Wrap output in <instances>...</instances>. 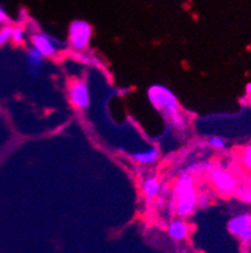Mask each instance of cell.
Segmentation results:
<instances>
[{
    "label": "cell",
    "mask_w": 251,
    "mask_h": 253,
    "mask_svg": "<svg viewBox=\"0 0 251 253\" xmlns=\"http://www.w3.org/2000/svg\"><path fill=\"white\" fill-rule=\"evenodd\" d=\"M148 100L153 105L155 109L158 111L163 112L166 116L169 117L176 127L183 128V119L179 111V102H177L176 96L174 92L169 89L167 87L161 86V84H153L149 87L148 92Z\"/></svg>",
    "instance_id": "obj_1"
},
{
    "label": "cell",
    "mask_w": 251,
    "mask_h": 253,
    "mask_svg": "<svg viewBox=\"0 0 251 253\" xmlns=\"http://www.w3.org/2000/svg\"><path fill=\"white\" fill-rule=\"evenodd\" d=\"M177 194V213L181 217H186L192 213L196 206V192L193 189V179L190 175L179 178L176 185Z\"/></svg>",
    "instance_id": "obj_2"
},
{
    "label": "cell",
    "mask_w": 251,
    "mask_h": 253,
    "mask_svg": "<svg viewBox=\"0 0 251 253\" xmlns=\"http://www.w3.org/2000/svg\"><path fill=\"white\" fill-rule=\"evenodd\" d=\"M92 37L91 25L84 20H74L69 28V41L73 48L78 50L86 49Z\"/></svg>",
    "instance_id": "obj_3"
},
{
    "label": "cell",
    "mask_w": 251,
    "mask_h": 253,
    "mask_svg": "<svg viewBox=\"0 0 251 253\" xmlns=\"http://www.w3.org/2000/svg\"><path fill=\"white\" fill-rule=\"evenodd\" d=\"M211 178H213L214 184L216 185L221 193H231L236 188V181L232 178L231 174H229L225 170L216 169L211 172Z\"/></svg>",
    "instance_id": "obj_4"
},
{
    "label": "cell",
    "mask_w": 251,
    "mask_h": 253,
    "mask_svg": "<svg viewBox=\"0 0 251 253\" xmlns=\"http://www.w3.org/2000/svg\"><path fill=\"white\" fill-rule=\"evenodd\" d=\"M32 43L33 47H36L44 57L54 56V53L57 52L55 41L47 34H34L32 37Z\"/></svg>",
    "instance_id": "obj_5"
},
{
    "label": "cell",
    "mask_w": 251,
    "mask_h": 253,
    "mask_svg": "<svg viewBox=\"0 0 251 253\" xmlns=\"http://www.w3.org/2000/svg\"><path fill=\"white\" fill-rule=\"evenodd\" d=\"M71 97L77 107L87 109L89 106L88 86L84 82H75L71 88Z\"/></svg>",
    "instance_id": "obj_6"
},
{
    "label": "cell",
    "mask_w": 251,
    "mask_h": 253,
    "mask_svg": "<svg viewBox=\"0 0 251 253\" xmlns=\"http://www.w3.org/2000/svg\"><path fill=\"white\" fill-rule=\"evenodd\" d=\"M44 61V56L36 49V47H32L31 49L28 50L27 54V64H28V71L33 76H36L39 73V68L41 67Z\"/></svg>",
    "instance_id": "obj_7"
},
{
    "label": "cell",
    "mask_w": 251,
    "mask_h": 253,
    "mask_svg": "<svg viewBox=\"0 0 251 253\" xmlns=\"http://www.w3.org/2000/svg\"><path fill=\"white\" fill-rule=\"evenodd\" d=\"M249 225H251V215L241 214L239 215V217L232 218V219L229 222L227 228H229L230 233L238 237L241 232H244L246 228H248Z\"/></svg>",
    "instance_id": "obj_8"
},
{
    "label": "cell",
    "mask_w": 251,
    "mask_h": 253,
    "mask_svg": "<svg viewBox=\"0 0 251 253\" xmlns=\"http://www.w3.org/2000/svg\"><path fill=\"white\" fill-rule=\"evenodd\" d=\"M188 227L182 220H174L169 227V234L175 241H182L187 237Z\"/></svg>",
    "instance_id": "obj_9"
},
{
    "label": "cell",
    "mask_w": 251,
    "mask_h": 253,
    "mask_svg": "<svg viewBox=\"0 0 251 253\" xmlns=\"http://www.w3.org/2000/svg\"><path fill=\"white\" fill-rule=\"evenodd\" d=\"M158 158V150L157 149H149L146 151H140V153L133 154V159L136 162L141 163V164H152L156 162Z\"/></svg>",
    "instance_id": "obj_10"
},
{
    "label": "cell",
    "mask_w": 251,
    "mask_h": 253,
    "mask_svg": "<svg viewBox=\"0 0 251 253\" xmlns=\"http://www.w3.org/2000/svg\"><path fill=\"white\" fill-rule=\"evenodd\" d=\"M143 192L147 198H153L160 192V183L157 179L148 178L143 181Z\"/></svg>",
    "instance_id": "obj_11"
},
{
    "label": "cell",
    "mask_w": 251,
    "mask_h": 253,
    "mask_svg": "<svg viewBox=\"0 0 251 253\" xmlns=\"http://www.w3.org/2000/svg\"><path fill=\"white\" fill-rule=\"evenodd\" d=\"M11 32H13V29L9 28V27L0 31V47L5 44L9 39H11Z\"/></svg>",
    "instance_id": "obj_12"
},
{
    "label": "cell",
    "mask_w": 251,
    "mask_h": 253,
    "mask_svg": "<svg viewBox=\"0 0 251 253\" xmlns=\"http://www.w3.org/2000/svg\"><path fill=\"white\" fill-rule=\"evenodd\" d=\"M11 39H13L14 43H22L24 41V32L19 28L13 29V32H11Z\"/></svg>",
    "instance_id": "obj_13"
},
{
    "label": "cell",
    "mask_w": 251,
    "mask_h": 253,
    "mask_svg": "<svg viewBox=\"0 0 251 253\" xmlns=\"http://www.w3.org/2000/svg\"><path fill=\"white\" fill-rule=\"evenodd\" d=\"M238 237L240 238L241 242L245 243V245L250 243L251 242V225H249L248 228H246L244 232H241Z\"/></svg>",
    "instance_id": "obj_14"
},
{
    "label": "cell",
    "mask_w": 251,
    "mask_h": 253,
    "mask_svg": "<svg viewBox=\"0 0 251 253\" xmlns=\"http://www.w3.org/2000/svg\"><path fill=\"white\" fill-rule=\"evenodd\" d=\"M209 144L215 149H222L225 146V140L221 139V137H211L209 140Z\"/></svg>",
    "instance_id": "obj_15"
},
{
    "label": "cell",
    "mask_w": 251,
    "mask_h": 253,
    "mask_svg": "<svg viewBox=\"0 0 251 253\" xmlns=\"http://www.w3.org/2000/svg\"><path fill=\"white\" fill-rule=\"evenodd\" d=\"M243 163L248 169H251V145L245 150L243 155Z\"/></svg>",
    "instance_id": "obj_16"
},
{
    "label": "cell",
    "mask_w": 251,
    "mask_h": 253,
    "mask_svg": "<svg viewBox=\"0 0 251 253\" xmlns=\"http://www.w3.org/2000/svg\"><path fill=\"white\" fill-rule=\"evenodd\" d=\"M240 198L241 199H244V201L251 202V184L249 188H245V190H244V192H241Z\"/></svg>",
    "instance_id": "obj_17"
},
{
    "label": "cell",
    "mask_w": 251,
    "mask_h": 253,
    "mask_svg": "<svg viewBox=\"0 0 251 253\" xmlns=\"http://www.w3.org/2000/svg\"><path fill=\"white\" fill-rule=\"evenodd\" d=\"M5 18H6L5 13H4V10H3V9L0 8V24H1V23H3L4 20H5Z\"/></svg>",
    "instance_id": "obj_18"
},
{
    "label": "cell",
    "mask_w": 251,
    "mask_h": 253,
    "mask_svg": "<svg viewBox=\"0 0 251 253\" xmlns=\"http://www.w3.org/2000/svg\"><path fill=\"white\" fill-rule=\"evenodd\" d=\"M246 92H248V95L251 96V84H249L248 87H246Z\"/></svg>",
    "instance_id": "obj_19"
}]
</instances>
